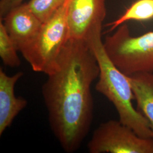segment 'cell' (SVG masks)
Masks as SVG:
<instances>
[{
  "instance_id": "cell-8",
  "label": "cell",
  "mask_w": 153,
  "mask_h": 153,
  "mask_svg": "<svg viewBox=\"0 0 153 153\" xmlns=\"http://www.w3.org/2000/svg\"><path fill=\"white\" fill-rule=\"evenodd\" d=\"M22 71L10 76L0 68V135L11 126L16 116L27 105V101L16 97L14 88L18 81L23 76Z\"/></svg>"
},
{
  "instance_id": "cell-13",
  "label": "cell",
  "mask_w": 153,
  "mask_h": 153,
  "mask_svg": "<svg viewBox=\"0 0 153 153\" xmlns=\"http://www.w3.org/2000/svg\"><path fill=\"white\" fill-rule=\"evenodd\" d=\"M24 0H1L0 1V16L3 19L7 14L17 6L23 4Z\"/></svg>"
},
{
  "instance_id": "cell-3",
  "label": "cell",
  "mask_w": 153,
  "mask_h": 153,
  "mask_svg": "<svg viewBox=\"0 0 153 153\" xmlns=\"http://www.w3.org/2000/svg\"><path fill=\"white\" fill-rule=\"evenodd\" d=\"M116 30L103 42L105 51L114 65L127 76L153 73V31L133 36L126 23Z\"/></svg>"
},
{
  "instance_id": "cell-7",
  "label": "cell",
  "mask_w": 153,
  "mask_h": 153,
  "mask_svg": "<svg viewBox=\"0 0 153 153\" xmlns=\"http://www.w3.org/2000/svg\"><path fill=\"white\" fill-rule=\"evenodd\" d=\"M1 20L3 21L7 33L20 52L32 43L43 24L27 3L15 7Z\"/></svg>"
},
{
  "instance_id": "cell-10",
  "label": "cell",
  "mask_w": 153,
  "mask_h": 153,
  "mask_svg": "<svg viewBox=\"0 0 153 153\" xmlns=\"http://www.w3.org/2000/svg\"><path fill=\"white\" fill-rule=\"evenodd\" d=\"M153 18V0H137L118 19L106 26L109 27L108 32H111L129 21H145Z\"/></svg>"
},
{
  "instance_id": "cell-5",
  "label": "cell",
  "mask_w": 153,
  "mask_h": 153,
  "mask_svg": "<svg viewBox=\"0 0 153 153\" xmlns=\"http://www.w3.org/2000/svg\"><path fill=\"white\" fill-rule=\"evenodd\" d=\"M90 153H153V138L139 136L119 120L100 124L88 143Z\"/></svg>"
},
{
  "instance_id": "cell-11",
  "label": "cell",
  "mask_w": 153,
  "mask_h": 153,
  "mask_svg": "<svg viewBox=\"0 0 153 153\" xmlns=\"http://www.w3.org/2000/svg\"><path fill=\"white\" fill-rule=\"evenodd\" d=\"M18 52L7 33L3 22L0 21V57L6 66L16 68L19 66L21 62L17 54Z\"/></svg>"
},
{
  "instance_id": "cell-12",
  "label": "cell",
  "mask_w": 153,
  "mask_h": 153,
  "mask_svg": "<svg viewBox=\"0 0 153 153\" xmlns=\"http://www.w3.org/2000/svg\"><path fill=\"white\" fill-rule=\"evenodd\" d=\"M66 0H30L28 5L42 23L47 21Z\"/></svg>"
},
{
  "instance_id": "cell-1",
  "label": "cell",
  "mask_w": 153,
  "mask_h": 153,
  "mask_svg": "<svg viewBox=\"0 0 153 153\" xmlns=\"http://www.w3.org/2000/svg\"><path fill=\"white\" fill-rule=\"evenodd\" d=\"M99 73L87 41L69 39L42 86L51 129L67 153L80 148L90 129L94 114L91 86Z\"/></svg>"
},
{
  "instance_id": "cell-4",
  "label": "cell",
  "mask_w": 153,
  "mask_h": 153,
  "mask_svg": "<svg viewBox=\"0 0 153 153\" xmlns=\"http://www.w3.org/2000/svg\"><path fill=\"white\" fill-rule=\"evenodd\" d=\"M70 0L43 23L32 43L21 52L33 71L48 75L55 69L62 49L69 39L67 14Z\"/></svg>"
},
{
  "instance_id": "cell-6",
  "label": "cell",
  "mask_w": 153,
  "mask_h": 153,
  "mask_svg": "<svg viewBox=\"0 0 153 153\" xmlns=\"http://www.w3.org/2000/svg\"><path fill=\"white\" fill-rule=\"evenodd\" d=\"M105 1L70 0L67 14L69 39L86 40L94 30L102 28Z\"/></svg>"
},
{
  "instance_id": "cell-2",
  "label": "cell",
  "mask_w": 153,
  "mask_h": 153,
  "mask_svg": "<svg viewBox=\"0 0 153 153\" xmlns=\"http://www.w3.org/2000/svg\"><path fill=\"white\" fill-rule=\"evenodd\" d=\"M102 31V29L94 30L86 39L100 69L95 89L114 105L121 123L131 128L140 137L153 138V131L147 119L132 104L134 95L128 76L114 65L105 51Z\"/></svg>"
},
{
  "instance_id": "cell-9",
  "label": "cell",
  "mask_w": 153,
  "mask_h": 153,
  "mask_svg": "<svg viewBox=\"0 0 153 153\" xmlns=\"http://www.w3.org/2000/svg\"><path fill=\"white\" fill-rule=\"evenodd\" d=\"M138 110L148 121L153 131V73L128 76Z\"/></svg>"
}]
</instances>
